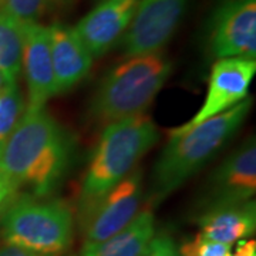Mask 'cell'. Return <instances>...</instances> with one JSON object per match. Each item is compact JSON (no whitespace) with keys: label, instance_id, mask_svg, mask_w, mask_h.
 Returning <instances> with one entry per match:
<instances>
[{"label":"cell","instance_id":"cell-1","mask_svg":"<svg viewBox=\"0 0 256 256\" xmlns=\"http://www.w3.org/2000/svg\"><path fill=\"white\" fill-rule=\"evenodd\" d=\"M73 142L44 108H28L0 152V172L18 190L46 198L58 188L68 171Z\"/></svg>","mask_w":256,"mask_h":256},{"label":"cell","instance_id":"cell-2","mask_svg":"<svg viewBox=\"0 0 256 256\" xmlns=\"http://www.w3.org/2000/svg\"><path fill=\"white\" fill-rule=\"evenodd\" d=\"M156 122L146 114L107 124L82 178L78 196L82 225L108 192L134 171L158 141Z\"/></svg>","mask_w":256,"mask_h":256},{"label":"cell","instance_id":"cell-3","mask_svg":"<svg viewBox=\"0 0 256 256\" xmlns=\"http://www.w3.org/2000/svg\"><path fill=\"white\" fill-rule=\"evenodd\" d=\"M250 107L252 100L246 97L234 108L194 127L171 130L154 166L152 194L156 201L172 194L208 164L240 128Z\"/></svg>","mask_w":256,"mask_h":256},{"label":"cell","instance_id":"cell-4","mask_svg":"<svg viewBox=\"0 0 256 256\" xmlns=\"http://www.w3.org/2000/svg\"><path fill=\"white\" fill-rule=\"evenodd\" d=\"M172 72L162 53L128 57L102 78L94 94L92 117L111 124L144 114Z\"/></svg>","mask_w":256,"mask_h":256},{"label":"cell","instance_id":"cell-5","mask_svg":"<svg viewBox=\"0 0 256 256\" xmlns=\"http://www.w3.org/2000/svg\"><path fill=\"white\" fill-rule=\"evenodd\" d=\"M73 214L62 201L16 196L0 214V232L6 245L44 256H60L73 242Z\"/></svg>","mask_w":256,"mask_h":256},{"label":"cell","instance_id":"cell-6","mask_svg":"<svg viewBox=\"0 0 256 256\" xmlns=\"http://www.w3.org/2000/svg\"><path fill=\"white\" fill-rule=\"evenodd\" d=\"M190 0H140L120 43L127 57L160 53L174 36Z\"/></svg>","mask_w":256,"mask_h":256},{"label":"cell","instance_id":"cell-7","mask_svg":"<svg viewBox=\"0 0 256 256\" xmlns=\"http://www.w3.org/2000/svg\"><path fill=\"white\" fill-rule=\"evenodd\" d=\"M210 46L218 58L256 57V0H225L210 26Z\"/></svg>","mask_w":256,"mask_h":256},{"label":"cell","instance_id":"cell-8","mask_svg":"<svg viewBox=\"0 0 256 256\" xmlns=\"http://www.w3.org/2000/svg\"><path fill=\"white\" fill-rule=\"evenodd\" d=\"M256 73V62L240 57L220 58L212 66L208 92L196 114L176 130H186L234 108L248 97L249 86Z\"/></svg>","mask_w":256,"mask_h":256},{"label":"cell","instance_id":"cell-9","mask_svg":"<svg viewBox=\"0 0 256 256\" xmlns=\"http://www.w3.org/2000/svg\"><path fill=\"white\" fill-rule=\"evenodd\" d=\"M141 200V174L132 171L101 200L84 222V245L100 244L126 228L140 212Z\"/></svg>","mask_w":256,"mask_h":256},{"label":"cell","instance_id":"cell-10","mask_svg":"<svg viewBox=\"0 0 256 256\" xmlns=\"http://www.w3.org/2000/svg\"><path fill=\"white\" fill-rule=\"evenodd\" d=\"M140 0H101L77 23L76 34L92 57L106 54L127 32Z\"/></svg>","mask_w":256,"mask_h":256},{"label":"cell","instance_id":"cell-11","mask_svg":"<svg viewBox=\"0 0 256 256\" xmlns=\"http://www.w3.org/2000/svg\"><path fill=\"white\" fill-rule=\"evenodd\" d=\"M22 67L28 84V108L44 107L56 92L48 28L40 23L24 24Z\"/></svg>","mask_w":256,"mask_h":256},{"label":"cell","instance_id":"cell-12","mask_svg":"<svg viewBox=\"0 0 256 256\" xmlns=\"http://www.w3.org/2000/svg\"><path fill=\"white\" fill-rule=\"evenodd\" d=\"M256 192L255 138L246 140L218 166L210 180L212 204L250 201Z\"/></svg>","mask_w":256,"mask_h":256},{"label":"cell","instance_id":"cell-13","mask_svg":"<svg viewBox=\"0 0 256 256\" xmlns=\"http://www.w3.org/2000/svg\"><path fill=\"white\" fill-rule=\"evenodd\" d=\"M48 34L56 92L62 94L72 90L87 77L92 68V57L74 28L53 24L48 28Z\"/></svg>","mask_w":256,"mask_h":256},{"label":"cell","instance_id":"cell-14","mask_svg":"<svg viewBox=\"0 0 256 256\" xmlns=\"http://www.w3.org/2000/svg\"><path fill=\"white\" fill-rule=\"evenodd\" d=\"M198 226L204 238L226 245L249 238L256 228L255 202L210 204L198 218Z\"/></svg>","mask_w":256,"mask_h":256},{"label":"cell","instance_id":"cell-15","mask_svg":"<svg viewBox=\"0 0 256 256\" xmlns=\"http://www.w3.org/2000/svg\"><path fill=\"white\" fill-rule=\"evenodd\" d=\"M156 234V216L146 208L111 238L94 245H82L78 256H141Z\"/></svg>","mask_w":256,"mask_h":256},{"label":"cell","instance_id":"cell-16","mask_svg":"<svg viewBox=\"0 0 256 256\" xmlns=\"http://www.w3.org/2000/svg\"><path fill=\"white\" fill-rule=\"evenodd\" d=\"M24 26L0 10V73L18 82L22 73Z\"/></svg>","mask_w":256,"mask_h":256},{"label":"cell","instance_id":"cell-17","mask_svg":"<svg viewBox=\"0 0 256 256\" xmlns=\"http://www.w3.org/2000/svg\"><path fill=\"white\" fill-rule=\"evenodd\" d=\"M24 111L26 101L18 88V84H9L0 92V152Z\"/></svg>","mask_w":256,"mask_h":256},{"label":"cell","instance_id":"cell-18","mask_svg":"<svg viewBox=\"0 0 256 256\" xmlns=\"http://www.w3.org/2000/svg\"><path fill=\"white\" fill-rule=\"evenodd\" d=\"M48 3L50 0H3L0 10L24 26L38 23L40 18L46 13Z\"/></svg>","mask_w":256,"mask_h":256},{"label":"cell","instance_id":"cell-19","mask_svg":"<svg viewBox=\"0 0 256 256\" xmlns=\"http://www.w3.org/2000/svg\"><path fill=\"white\" fill-rule=\"evenodd\" d=\"M176 249L178 254L185 256H230L232 254L230 245L204 238L201 234H198L194 239L182 242L181 246Z\"/></svg>","mask_w":256,"mask_h":256},{"label":"cell","instance_id":"cell-20","mask_svg":"<svg viewBox=\"0 0 256 256\" xmlns=\"http://www.w3.org/2000/svg\"><path fill=\"white\" fill-rule=\"evenodd\" d=\"M141 256H178L174 240L166 234H156Z\"/></svg>","mask_w":256,"mask_h":256},{"label":"cell","instance_id":"cell-21","mask_svg":"<svg viewBox=\"0 0 256 256\" xmlns=\"http://www.w3.org/2000/svg\"><path fill=\"white\" fill-rule=\"evenodd\" d=\"M18 186L0 172V214L18 196Z\"/></svg>","mask_w":256,"mask_h":256},{"label":"cell","instance_id":"cell-22","mask_svg":"<svg viewBox=\"0 0 256 256\" xmlns=\"http://www.w3.org/2000/svg\"><path fill=\"white\" fill-rule=\"evenodd\" d=\"M230 256H256V242L254 239L238 240L235 254H230Z\"/></svg>","mask_w":256,"mask_h":256},{"label":"cell","instance_id":"cell-23","mask_svg":"<svg viewBox=\"0 0 256 256\" xmlns=\"http://www.w3.org/2000/svg\"><path fill=\"white\" fill-rule=\"evenodd\" d=\"M0 256H44V255L33 254V252H28V250H26V249H22V248L12 246V245H4L3 248H0Z\"/></svg>","mask_w":256,"mask_h":256},{"label":"cell","instance_id":"cell-24","mask_svg":"<svg viewBox=\"0 0 256 256\" xmlns=\"http://www.w3.org/2000/svg\"><path fill=\"white\" fill-rule=\"evenodd\" d=\"M176 250H178V249H176ZM178 256H185V255H181V254H178Z\"/></svg>","mask_w":256,"mask_h":256},{"label":"cell","instance_id":"cell-25","mask_svg":"<svg viewBox=\"0 0 256 256\" xmlns=\"http://www.w3.org/2000/svg\"><path fill=\"white\" fill-rule=\"evenodd\" d=\"M64 2H70V0H64Z\"/></svg>","mask_w":256,"mask_h":256},{"label":"cell","instance_id":"cell-26","mask_svg":"<svg viewBox=\"0 0 256 256\" xmlns=\"http://www.w3.org/2000/svg\"><path fill=\"white\" fill-rule=\"evenodd\" d=\"M2 2H3V0H0V3H2Z\"/></svg>","mask_w":256,"mask_h":256},{"label":"cell","instance_id":"cell-27","mask_svg":"<svg viewBox=\"0 0 256 256\" xmlns=\"http://www.w3.org/2000/svg\"><path fill=\"white\" fill-rule=\"evenodd\" d=\"M97 2H101V0H97Z\"/></svg>","mask_w":256,"mask_h":256}]
</instances>
